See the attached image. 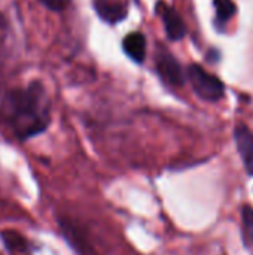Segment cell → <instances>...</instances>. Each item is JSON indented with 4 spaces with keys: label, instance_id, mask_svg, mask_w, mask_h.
<instances>
[{
    "label": "cell",
    "instance_id": "6",
    "mask_svg": "<svg viewBox=\"0 0 253 255\" xmlns=\"http://www.w3.org/2000/svg\"><path fill=\"white\" fill-rule=\"evenodd\" d=\"M160 6H161L160 13H161L164 28H166L169 39H171V40L183 39V36L186 34V27H185V22L180 18V15L170 6H163V4H160Z\"/></svg>",
    "mask_w": 253,
    "mask_h": 255
},
{
    "label": "cell",
    "instance_id": "1",
    "mask_svg": "<svg viewBox=\"0 0 253 255\" xmlns=\"http://www.w3.org/2000/svg\"><path fill=\"white\" fill-rule=\"evenodd\" d=\"M0 123L24 142L43 133L51 124V100L40 81L13 87L0 96Z\"/></svg>",
    "mask_w": 253,
    "mask_h": 255
},
{
    "label": "cell",
    "instance_id": "5",
    "mask_svg": "<svg viewBox=\"0 0 253 255\" xmlns=\"http://www.w3.org/2000/svg\"><path fill=\"white\" fill-rule=\"evenodd\" d=\"M234 139L248 173L253 176V134L246 126H239L234 131Z\"/></svg>",
    "mask_w": 253,
    "mask_h": 255
},
{
    "label": "cell",
    "instance_id": "2",
    "mask_svg": "<svg viewBox=\"0 0 253 255\" xmlns=\"http://www.w3.org/2000/svg\"><path fill=\"white\" fill-rule=\"evenodd\" d=\"M186 75L192 84L194 91L198 97L207 102H218L224 97L225 88L219 78L206 72L198 64H191L186 70Z\"/></svg>",
    "mask_w": 253,
    "mask_h": 255
},
{
    "label": "cell",
    "instance_id": "9",
    "mask_svg": "<svg viewBox=\"0 0 253 255\" xmlns=\"http://www.w3.org/2000/svg\"><path fill=\"white\" fill-rule=\"evenodd\" d=\"M1 238H3V241L6 244V248H9L10 251H13V248H18L19 251L24 250V244L25 242L22 241L21 236H18V235H15L12 232H6V233L1 235Z\"/></svg>",
    "mask_w": 253,
    "mask_h": 255
},
{
    "label": "cell",
    "instance_id": "7",
    "mask_svg": "<svg viewBox=\"0 0 253 255\" xmlns=\"http://www.w3.org/2000/svg\"><path fill=\"white\" fill-rule=\"evenodd\" d=\"M122 46L125 54L136 63H142L145 60L146 55V39L142 33L134 31V33H128L124 40H122Z\"/></svg>",
    "mask_w": 253,
    "mask_h": 255
},
{
    "label": "cell",
    "instance_id": "11",
    "mask_svg": "<svg viewBox=\"0 0 253 255\" xmlns=\"http://www.w3.org/2000/svg\"><path fill=\"white\" fill-rule=\"evenodd\" d=\"M39 1L40 4H43L46 9L52 12H63L70 3V0H39Z\"/></svg>",
    "mask_w": 253,
    "mask_h": 255
},
{
    "label": "cell",
    "instance_id": "3",
    "mask_svg": "<svg viewBox=\"0 0 253 255\" xmlns=\"http://www.w3.org/2000/svg\"><path fill=\"white\" fill-rule=\"evenodd\" d=\"M157 69H158L160 76L167 84L174 85V87L183 85V82H185L183 70H182L180 64L177 63V60L170 52L163 51L157 57Z\"/></svg>",
    "mask_w": 253,
    "mask_h": 255
},
{
    "label": "cell",
    "instance_id": "4",
    "mask_svg": "<svg viewBox=\"0 0 253 255\" xmlns=\"http://www.w3.org/2000/svg\"><path fill=\"white\" fill-rule=\"evenodd\" d=\"M94 7L98 16L110 24H115L127 16L125 0H94Z\"/></svg>",
    "mask_w": 253,
    "mask_h": 255
},
{
    "label": "cell",
    "instance_id": "8",
    "mask_svg": "<svg viewBox=\"0 0 253 255\" xmlns=\"http://www.w3.org/2000/svg\"><path fill=\"white\" fill-rule=\"evenodd\" d=\"M215 7H216V18L219 24L228 22L237 12L236 3L233 0H215Z\"/></svg>",
    "mask_w": 253,
    "mask_h": 255
},
{
    "label": "cell",
    "instance_id": "10",
    "mask_svg": "<svg viewBox=\"0 0 253 255\" xmlns=\"http://www.w3.org/2000/svg\"><path fill=\"white\" fill-rule=\"evenodd\" d=\"M242 217H243V224H245V230L249 236V239L253 244V209L251 206H245L242 211Z\"/></svg>",
    "mask_w": 253,
    "mask_h": 255
}]
</instances>
